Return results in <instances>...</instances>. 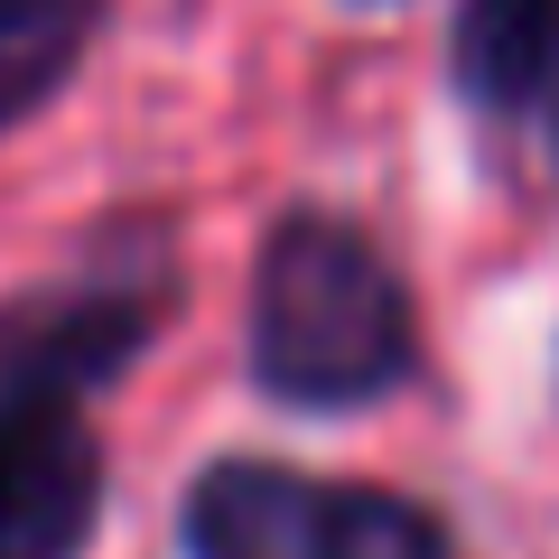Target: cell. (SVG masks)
Returning a JSON list of instances; mask_svg holds the SVG:
<instances>
[{"instance_id":"obj_1","label":"cell","mask_w":559,"mask_h":559,"mask_svg":"<svg viewBox=\"0 0 559 559\" xmlns=\"http://www.w3.org/2000/svg\"><path fill=\"white\" fill-rule=\"evenodd\" d=\"M159 326V280H75L0 308V559H84L103 439L84 401Z\"/></svg>"},{"instance_id":"obj_2","label":"cell","mask_w":559,"mask_h":559,"mask_svg":"<svg viewBox=\"0 0 559 559\" xmlns=\"http://www.w3.org/2000/svg\"><path fill=\"white\" fill-rule=\"evenodd\" d=\"M419 355L411 289L345 215H289L252 271V382L308 411L392 392Z\"/></svg>"},{"instance_id":"obj_3","label":"cell","mask_w":559,"mask_h":559,"mask_svg":"<svg viewBox=\"0 0 559 559\" xmlns=\"http://www.w3.org/2000/svg\"><path fill=\"white\" fill-rule=\"evenodd\" d=\"M197 559H448L439 522L373 485H326L289 466H215L187 495Z\"/></svg>"},{"instance_id":"obj_4","label":"cell","mask_w":559,"mask_h":559,"mask_svg":"<svg viewBox=\"0 0 559 559\" xmlns=\"http://www.w3.org/2000/svg\"><path fill=\"white\" fill-rule=\"evenodd\" d=\"M457 84L485 112L522 121L559 168V0H466L457 10Z\"/></svg>"},{"instance_id":"obj_5","label":"cell","mask_w":559,"mask_h":559,"mask_svg":"<svg viewBox=\"0 0 559 559\" xmlns=\"http://www.w3.org/2000/svg\"><path fill=\"white\" fill-rule=\"evenodd\" d=\"M103 0H0V131H20L84 66Z\"/></svg>"}]
</instances>
